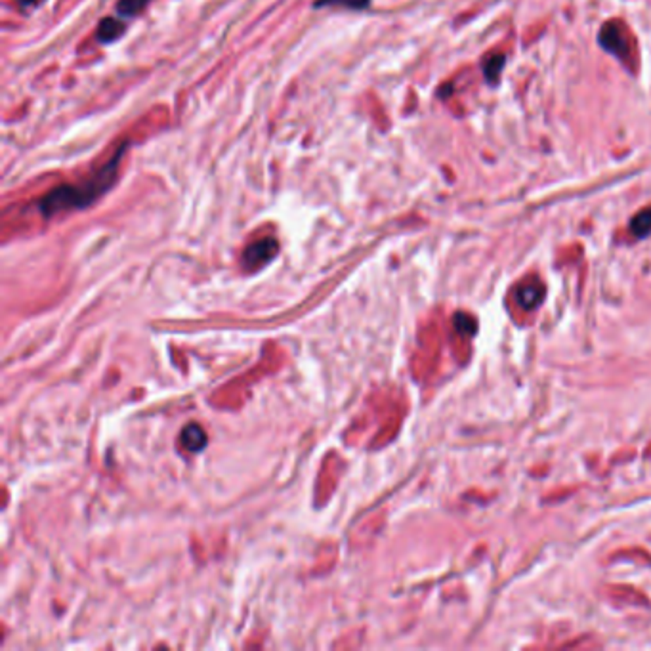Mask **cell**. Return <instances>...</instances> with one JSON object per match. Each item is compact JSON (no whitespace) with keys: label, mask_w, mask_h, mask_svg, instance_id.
Segmentation results:
<instances>
[{"label":"cell","mask_w":651,"mask_h":651,"mask_svg":"<svg viewBox=\"0 0 651 651\" xmlns=\"http://www.w3.org/2000/svg\"><path fill=\"white\" fill-rule=\"evenodd\" d=\"M125 155V147L118 149L115 153V157L109 161V165H106L101 170L94 174V178L86 180L82 184L77 185H61L56 187L48 195L40 199L39 209L40 212L46 218L56 216L59 212L66 211H75V209H85L90 203H94L96 199L101 197L106 193L111 184L115 182L118 170V161Z\"/></svg>","instance_id":"obj_1"},{"label":"cell","mask_w":651,"mask_h":651,"mask_svg":"<svg viewBox=\"0 0 651 651\" xmlns=\"http://www.w3.org/2000/svg\"><path fill=\"white\" fill-rule=\"evenodd\" d=\"M600 46L604 48L605 52L612 54L617 59H621L623 63H631L632 59V37L628 33V29L625 23L613 20L607 21L602 29H600L598 37Z\"/></svg>","instance_id":"obj_2"},{"label":"cell","mask_w":651,"mask_h":651,"mask_svg":"<svg viewBox=\"0 0 651 651\" xmlns=\"http://www.w3.org/2000/svg\"><path fill=\"white\" fill-rule=\"evenodd\" d=\"M277 250H279V244H277L273 237L260 239L256 243L250 244L249 249L243 252V266L250 271L260 270V268H264L266 264H270L277 256Z\"/></svg>","instance_id":"obj_3"},{"label":"cell","mask_w":651,"mask_h":651,"mask_svg":"<svg viewBox=\"0 0 651 651\" xmlns=\"http://www.w3.org/2000/svg\"><path fill=\"white\" fill-rule=\"evenodd\" d=\"M180 443H182V447L185 451H190V453H199V451H203L206 447V432H204L203 428L199 426V424H187V426L180 432Z\"/></svg>","instance_id":"obj_4"},{"label":"cell","mask_w":651,"mask_h":651,"mask_svg":"<svg viewBox=\"0 0 651 651\" xmlns=\"http://www.w3.org/2000/svg\"><path fill=\"white\" fill-rule=\"evenodd\" d=\"M542 294H545V290L540 287L539 281H533V283H523L518 289V302L523 306L526 309H535L542 300Z\"/></svg>","instance_id":"obj_5"},{"label":"cell","mask_w":651,"mask_h":651,"mask_svg":"<svg viewBox=\"0 0 651 651\" xmlns=\"http://www.w3.org/2000/svg\"><path fill=\"white\" fill-rule=\"evenodd\" d=\"M504 63H507V56L504 54H491L489 58H485L483 61V77L489 85H497L499 82V77L502 69H504Z\"/></svg>","instance_id":"obj_6"},{"label":"cell","mask_w":651,"mask_h":651,"mask_svg":"<svg viewBox=\"0 0 651 651\" xmlns=\"http://www.w3.org/2000/svg\"><path fill=\"white\" fill-rule=\"evenodd\" d=\"M125 31V25H123V21L115 20V18H107L99 23L98 27V39L101 42H113V40H117L120 35Z\"/></svg>","instance_id":"obj_7"},{"label":"cell","mask_w":651,"mask_h":651,"mask_svg":"<svg viewBox=\"0 0 651 651\" xmlns=\"http://www.w3.org/2000/svg\"><path fill=\"white\" fill-rule=\"evenodd\" d=\"M631 231L634 237H645L651 231V209L640 211L636 216L632 218Z\"/></svg>","instance_id":"obj_8"},{"label":"cell","mask_w":651,"mask_h":651,"mask_svg":"<svg viewBox=\"0 0 651 651\" xmlns=\"http://www.w3.org/2000/svg\"><path fill=\"white\" fill-rule=\"evenodd\" d=\"M371 2L368 0H316V6H340V8H349V10H363L367 8Z\"/></svg>","instance_id":"obj_9"},{"label":"cell","mask_w":651,"mask_h":651,"mask_svg":"<svg viewBox=\"0 0 651 651\" xmlns=\"http://www.w3.org/2000/svg\"><path fill=\"white\" fill-rule=\"evenodd\" d=\"M147 2H149V0H120L118 12L123 13V16H134V13H138L140 10H144Z\"/></svg>","instance_id":"obj_10"}]
</instances>
